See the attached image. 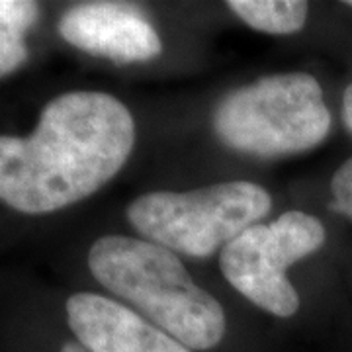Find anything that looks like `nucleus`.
Instances as JSON below:
<instances>
[{
  "label": "nucleus",
  "mask_w": 352,
  "mask_h": 352,
  "mask_svg": "<svg viewBox=\"0 0 352 352\" xmlns=\"http://www.w3.org/2000/svg\"><path fill=\"white\" fill-rule=\"evenodd\" d=\"M133 143L135 122L118 98L61 94L45 104L32 135H0V201L28 215L73 206L120 173Z\"/></svg>",
  "instance_id": "nucleus-1"
},
{
  "label": "nucleus",
  "mask_w": 352,
  "mask_h": 352,
  "mask_svg": "<svg viewBox=\"0 0 352 352\" xmlns=\"http://www.w3.org/2000/svg\"><path fill=\"white\" fill-rule=\"evenodd\" d=\"M88 268L104 288L135 305L188 351H210L223 339V307L161 245L122 235L102 237L90 247Z\"/></svg>",
  "instance_id": "nucleus-2"
},
{
  "label": "nucleus",
  "mask_w": 352,
  "mask_h": 352,
  "mask_svg": "<svg viewBox=\"0 0 352 352\" xmlns=\"http://www.w3.org/2000/svg\"><path fill=\"white\" fill-rule=\"evenodd\" d=\"M219 141L254 157L309 151L329 135L331 112L323 90L307 73H280L237 88L217 104Z\"/></svg>",
  "instance_id": "nucleus-3"
},
{
  "label": "nucleus",
  "mask_w": 352,
  "mask_h": 352,
  "mask_svg": "<svg viewBox=\"0 0 352 352\" xmlns=\"http://www.w3.org/2000/svg\"><path fill=\"white\" fill-rule=\"evenodd\" d=\"M270 194L247 180L192 192H149L127 208L145 241L192 258H208L270 212Z\"/></svg>",
  "instance_id": "nucleus-4"
},
{
  "label": "nucleus",
  "mask_w": 352,
  "mask_h": 352,
  "mask_svg": "<svg viewBox=\"0 0 352 352\" xmlns=\"http://www.w3.org/2000/svg\"><path fill=\"white\" fill-rule=\"evenodd\" d=\"M325 227L314 215L292 210L268 226L245 229L227 243L219 268L227 282L249 302L276 317H292L300 296L288 280V266L319 251Z\"/></svg>",
  "instance_id": "nucleus-5"
},
{
  "label": "nucleus",
  "mask_w": 352,
  "mask_h": 352,
  "mask_svg": "<svg viewBox=\"0 0 352 352\" xmlns=\"http://www.w3.org/2000/svg\"><path fill=\"white\" fill-rule=\"evenodd\" d=\"M61 38L78 50L116 63L149 61L163 51L153 24L133 6L118 2H85L59 20Z\"/></svg>",
  "instance_id": "nucleus-6"
},
{
  "label": "nucleus",
  "mask_w": 352,
  "mask_h": 352,
  "mask_svg": "<svg viewBox=\"0 0 352 352\" xmlns=\"http://www.w3.org/2000/svg\"><path fill=\"white\" fill-rule=\"evenodd\" d=\"M69 327L88 352H190L184 344L100 294L67 300Z\"/></svg>",
  "instance_id": "nucleus-7"
},
{
  "label": "nucleus",
  "mask_w": 352,
  "mask_h": 352,
  "mask_svg": "<svg viewBox=\"0 0 352 352\" xmlns=\"http://www.w3.org/2000/svg\"><path fill=\"white\" fill-rule=\"evenodd\" d=\"M227 6L252 30L276 36L300 32L309 8L302 0H231Z\"/></svg>",
  "instance_id": "nucleus-8"
},
{
  "label": "nucleus",
  "mask_w": 352,
  "mask_h": 352,
  "mask_svg": "<svg viewBox=\"0 0 352 352\" xmlns=\"http://www.w3.org/2000/svg\"><path fill=\"white\" fill-rule=\"evenodd\" d=\"M39 8L30 0H0V78L28 59L24 34L36 24Z\"/></svg>",
  "instance_id": "nucleus-9"
},
{
  "label": "nucleus",
  "mask_w": 352,
  "mask_h": 352,
  "mask_svg": "<svg viewBox=\"0 0 352 352\" xmlns=\"http://www.w3.org/2000/svg\"><path fill=\"white\" fill-rule=\"evenodd\" d=\"M331 190H333L331 210L352 219V159L340 164V168L331 180Z\"/></svg>",
  "instance_id": "nucleus-10"
},
{
  "label": "nucleus",
  "mask_w": 352,
  "mask_h": 352,
  "mask_svg": "<svg viewBox=\"0 0 352 352\" xmlns=\"http://www.w3.org/2000/svg\"><path fill=\"white\" fill-rule=\"evenodd\" d=\"M342 122L352 133V85L346 87L344 96H342Z\"/></svg>",
  "instance_id": "nucleus-11"
},
{
  "label": "nucleus",
  "mask_w": 352,
  "mask_h": 352,
  "mask_svg": "<svg viewBox=\"0 0 352 352\" xmlns=\"http://www.w3.org/2000/svg\"><path fill=\"white\" fill-rule=\"evenodd\" d=\"M59 352H85V349H82V346H78L76 342H65Z\"/></svg>",
  "instance_id": "nucleus-12"
},
{
  "label": "nucleus",
  "mask_w": 352,
  "mask_h": 352,
  "mask_svg": "<svg viewBox=\"0 0 352 352\" xmlns=\"http://www.w3.org/2000/svg\"><path fill=\"white\" fill-rule=\"evenodd\" d=\"M346 6H351L352 8V0H349V2H346Z\"/></svg>",
  "instance_id": "nucleus-13"
}]
</instances>
